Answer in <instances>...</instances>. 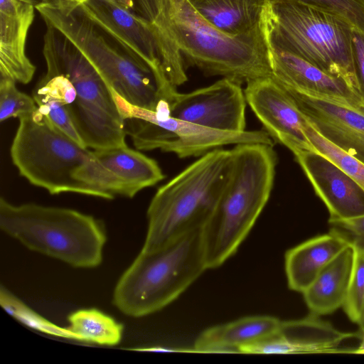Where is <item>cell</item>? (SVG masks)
<instances>
[{"label":"cell","instance_id":"cell-1","mask_svg":"<svg viewBox=\"0 0 364 364\" xmlns=\"http://www.w3.org/2000/svg\"><path fill=\"white\" fill-rule=\"evenodd\" d=\"M132 10L154 35L168 38L183 57L208 75L240 83L272 76L268 44L262 29L230 36L205 21L188 0H133Z\"/></svg>","mask_w":364,"mask_h":364},{"label":"cell","instance_id":"cell-2","mask_svg":"<svg viewBox=\"0 0 364 364\" xmlns=\"http://www.w3.org/2000/svg\"><path fill=\"white\" fill-rule=\"evenodd\" d=\"M36 10L80 51L112 91L134 106L169 112L178 92L165 74L112 44L77 5L42 0L36 4Z\"/></svg>","mask_w":364,"mask_h":364},{"label":"cell","instance_id":"cell-3","mask_svg":"<svg viewBox=\"0 0 364 364\" xmlns=\"http://www.w3.org/2000/svg\"><path fill=\"white\" fill-rule=\"evenodd\" d=\"M231 151L230 176L201 230L208 269L221 266L237 250L265 207L275 176L272 145L239 144Z\"/></svg>","mask_w":364,"mask_h":364},{"label":"cell","instance_id":"cell-4","mask_svg":"<svg viewBox=\"0 0 364 364\" xmlns=\"http://www.w3.org/2000/svg\"><path fill=\"white\" fill-rule=\"evenodd\" d=\"M232 151L213 149L158 188L147 209L148 228L141 251L163 248L202 230L230 176Z\"/></svg>","mask_w":364,"mask_h":364},{"label":"cell","instance_id":"cell-5","mask_svg":"<svg viewBox=\"0 0 364 364\" xmlns=\"http://www.w3.org/2000/svg\"><path fill=\"white\" fill-rule=\"evenodd\" d=\"M262 26L267 42L343 79L360 92L352 56L354 28L347 21L302 3L266 0Z\"/></svg>","mask_w":364,"mask_h":364},{"label":"cell","instance_id":"cell-6","mask_svg":"<svg viewBox=\"0 0 364 364\" xmlns=\"http://www.w3.org/2000/svg\"><path fill=\"white\" fill-rule=\"evenodd\" d=\"M0 228L27 248L73 267L93 268L102 261L103 223L77 210L0 199Z\"/></svg>","mask_w":364,"mask_h":364},{"label":"cell","instance_id":"cell-7","mask_svg":"<svg viewBox=\"0 0 364 364\" xmlns=\"http://www.w3.org/2000/svg\"><path fill=\"white\" fill-rule=\"evenodd\" d=\"M207 269L201 230L158 250L140 251L117 281L113 304L131 317L151 314L177 299Z\"/></svg>","mask_w":364,"mask_h":364},{"label":"cell","instance_id":"cell-8","mask_svg":"<svg viewBox=\"0 0 364 364\" xmlns=\"http://www.w3.org/2000/svg\"><path fill=\"white\" fill-rule=\"evenodd\" d=\"M46 25L43 54L46 73L61 74L73 84L75 100L68 112L85 146L92 150L127 146L125 119L109 87L65 36Z\"/></svg>","mask_w":364,"mask_h":364},{"label":"cell","instance_id":"cell-9","mask_svg":"<svg viewBox=\"0 0 364 364\" xmlns=\"http://www.w3.org/2000/svg\"><path fill=\"white\" fill-rule=\"evenodd\" d=\"M10 156L19 174L50 194L75 193L100 198L80 179L93 151L56 128L38 109L18 118Z\"/></svg>","mask_w":364,"mask_h":364},{"label":"cell","instance_id":"cell-10","mask_svg":"<svg viewBox=\"0 0 364 364\" xmlns=\"http://www.w3.org/2000/svg\"><path fill=\"white\" fill-rule=\"evenodd\" d=\"M117 107L125 119L126 133L138 150L162 151L179 158L203 156L228 144L262 143L273 145L266 131L224 132L171 117L134 106L118 95Z\"/></svg>","mask_w":364,"mask_h":364},{"label":"cell","instance_id":"cell-11","mask_svg":"<svg viewBox=\"0 0 364 364\" xmlns=\"http://www.w3.org/2000/svg\"><path fill=\"white\" fill-rule=\"evenodd\" d=\"M244 92L247 103L272 139L294 154L314 151L306 134L309 119L272 75L247 82Z\"/></svg>","mask_w":364,"mask_h":364},{"label":"cell","instance_id":"cell-12","mask_svg":"<svg viewBox=\"0 0 364 364\" xmlns=\"http://www.w3.org/2000/svg\"><path fill=\"white\" fill-rule=\"evenodd\" d=\"M241 85L223 77L188 93L177 92L169 104V116L211 129L243 132L247 102Z\"/></svg>","mask_w":364,"mask_h":364},{"label":"cell","instance_id":"cell-13","mask_svg":"<svg viewBox=\"0 0 364 364\" xmlns=\"http://www.w3.org/2000/svg\"><path fill=\"white\" fill-rule=\"evenodd\" d=\"M77 7L127 54L164 73L162 52L154 32L132 9L114 0H87Z\"/></svg>","mask_w":364,"mask_h":364},{"label":"cell","instance_id":"cell-14","mask_svg":"<svg viewBox=\"0 0 364 364\" xmlns=\"http://www.w3.org/2000/svg\"><path fill=\"white\" fill-rule=\"evenodd\" d=\"M353 338L361 339L358 332H343L320 316L309 313L304 318L281 321L279 330L249 345L252 354H303L348 353L343 344Z\"/></svg>","mask_w":364,"mask_h":364},{"label":"cell","instance_id":"cell-15","mask_svg":"<svg viewBox=\"0 0 364 364\" xmlns=\"http://www.w3.org/2000/svg\"><path fill=\"white\" fill-rule=\"evenodd\" d=\"M272 76L283 85L304 95L333 103L358 107L364 105L360 92L343 79L269 42Z\"/></svg>","mask_w":364,"mask_h":364},{"label":"cell","instance_id":"cell-16","mask_svg":"<svg viewBox=\"0 0 364 364\" xmlns=\"http://www.w3.org/2000/svg\"><path fill=\"white\" fill-rule=\"evenodd\" d=\"M294 155L315 193L326 206L328 220L364 215V190L337 164L314 151Z\"/></svg>","mask_w":364,"mask_h":364},{"label":"cell","instance_id":"cell-17","mask_svg":"<svg viewBox=\"0 0 364 364\" xmlns=\"http://www.w3.org/2000/svg\"><path fill=\"white\" fill-rule=\"evenodd\" d=\"M283 86L323 136L364 164V105L344 106Z\"/></svg>","mask_w":364,"mask_h":364},{"label":"cell","instance_id":"cell-18","mask_svg":"<svg viewBox=\"0 0 364 364\" xmlns=\"http://www.w3.org/2000/svg\"><path fill=\"white\" fill-rule=\"evenodd\" d=\"M35 9L34 0H0V78L25 85L33 79L26 43Z\"/></svg>","mask_w":364,"mask_h":364},{"label":"cell","instance_id":"cell-19","mask_svg":"<svg viewBox=\"0 0 364 364\" xmlns=\"http://www.w3.org/2000/svg\"><path fill=\"white\" fill-rule=\"evenodd\" d=\"M92 151L108 173L109 190L114 196L133 198L165 178L156 161L127 145Z\"/></svg>","mask_w":364,"mask_h":364},{"label":"cell","instance_id":"cell-20","mask_svg":"<svg viewBox=\"0 0 364 364\" xmlns=\"http://www.w3.org/2000/svg\"><path fill=\"white\" fill-rule=\"evenodd\" d=\"M349 243L331 230L289 250L285 255V272L290 289L303 293L321 270Z\"/></svg>","mask_w":364,"mask_h":364},{"label":"cell","instance_id":"cell-21","mask_svg":"<svg viewBox=\"0 0 364 364\" xmlns=\"http://www.w3.org/2000/svg\"><path fill=\"white\" fill-rule=\"evenodd\" d=\"M281 321L270 316H252L213 326L197 338L192 351L240 353L242 347L277 332Z\"/></svg>","mask_w":364,"mask_h":364},{"label":"cell","instance_id":"cell-22","mask_svg":"<svg viewBox=\"0 0 364 364\" xmlns=\"http://www.w3.org/2000/svg\"><path fill=\"white\" fill-rule=\"evenodd\" d=\"M354 255L351 245L346 247L302 293L309 313L322 316L343 307L350 285Z\"/></svg>","mask_w":364,"mask_h":364},{"label":"cell","instance_id":"cell-23","mask_svg":"<svg viewBox=\"0 0 364 364\" xmlns=\"http://www.w3.org/2000/svg\"><path fill=\"white\" fill-rule=\"evenodd\" d=\"M210 25L230 36L250 33L262 26L266 0H188Z\"/></svg>","mask_w":364,"mask_h":364},{"label":"cell","instance_id":"cell-24","mask_svg":"<svg viewBox=\"0 0 364 364\" xmlns=\"http://www.w3.org/2000/svg\"><path fill=\"white\" fill-rule=\"evenodd\" d=\"M68 319V328L80 342L112 346L122 340L123 326L98 309H80L70 314Z\"/></svg>","mask_w":364,"mask_h":364},{"label":"cell","instance_id":"cell-25","mask_svg":"<svg viewBox=\"0 0 364 364\" xmlns=\"http://www.w3.org/2000/svg\"><path fill=\"white\" fill-rule=\"evenodd\" d=\"M0 304L12 317L31 328L47 335L80 342L79 337L68 327L63 328L47 320L3 287L0 289Z\"/></svg>","mask_w":364,"mask_h":364},{"label":"cell","instance_id":"cell-26","mask_svg":"<svg viewBox=\"0 0 364 364\" xmlns=\"http://www.w3.org/2000/svg\"><path fill=\"white\" fill-rule=\"evenodd\" d=\"M306 134L314 151L319 153L337 164L364 190V164L323 136L309 122Z\"/></svg>","mask_w":364,"mask_h":364},{"label":"cell","instance_id":"cell-27","mask_svg":"<svg viewBox=\"0 0 364 364\" xmlns=\"http://www.w3.org/2000/svg\"><path fill=\"white\" fill-rule=\"evenodd\" d=\"M354 252L350 285L343 308L348 318L361 327L364 325V251L354 248Z\"/></svg>","mask_w":364,"mask_h":364},{"label":"cell","instance_id":"cell-28","mask_svg":"<svg viewBox=\"0 0 364 364\" xmlns=\"http://www.w3.org/2000/svg\"><path fill=\"white\" fill-rule=\"evenodd\" d=\"M15 81L0 78V121L21 117L38 109L33 97L20 91Z\"/></svg>","mask_w":364,"mask_h":364},{"label":"cell","instance_id":"cell-29","mask_svg":"<svg viewBox=\"0 0 364 364\" xmlns=\"http://www.w3.org/2000/svg\"><path fill=\"white\" fill-rule=\"evenodd\" d=\"M334 14L364 33V0H289Z\"/></svg>","mask_w":364,"mask_h":364},{"label":"cell","instance_id":"cell-30","mask_svg":"<svg viewBox=\"0 0 364 364\" xmlns=\"http://www.w3.org/2000/svg\"><path fill=\"white\" fill-rule=\"evenodd\" d=\"M331 230L341 235L355 249L364 251V215L328 220Z\"/></svg>","mask_w":364,"mask_h":364},{"label":"cell","instance_id":"cell-31","mask_svg":"<svg viewBox=\"0 0 364 364\" xmlns=\"http://www.w3.org/2000/svg\"><path fill=\"white\" fill-rule=\"evenodd\" d=\"M351 47L355 73L364 99V33L353 28Z\"/></svg>","mask_w":364,"mask_h":364},{"label":"cell","instance_id":"cell-32","mask_svg":"<svg viewBox=\"0 0 364 364\" xmlns=\"http://www.w3.org/2000/svg\"><path fill=\"white\" fill-rule=\"evenodd\" d=\"M114 1L127 9H133V6H134L133 0H114Z\"/></svg>","mask_w":364,"mask_h":364},{"label":"cell","instance_id":"cell-33","mask_svg":"<svg viewBox=\"0 0 364 364\" xmlns=\"http://www.w3.org/2000/svg\"><path fill=\"white\" fill-rule=\"evenodd\" d=\"M51 1H64V2H67V3H69V4H75V5L79 6V5L82 4H84L87 0H51Z\"/></svg>","mask_w":364,"mask_h":364},{"label":"cell","instance_id":"cell-34","mask_svg":"<svg viewBox=\"0 0 364 364\" xmlns=\"http://www.w3.org/2000/svg\"><path fill=\"white\" fill-rule=\"evenodd\" d=\"M360 332L361 333V339L360 344L358 348H362L364 347V325L361 327H360Z\"/></svg>","mask_w":364,"mask_h":364}]
</instances>
